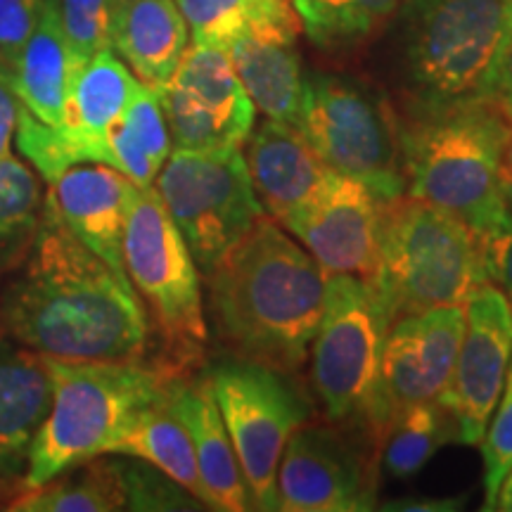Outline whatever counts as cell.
I'll use <instances>...</instances> for the list:
<instances>
[{
  "mask_svg": "<svg viewBox=\"0 0 512 512\" xmlns=\"http://www.w3.org/2000/svg\"><path fill=\"white\" fill-rule=\"evenodd\" d=\"M501 200L505 219L512 221V138L501 159Z\"/></svg>",
  "mask_w": 512,
  "mask_h": 512,
  "instance_id": "38",
  "label": "cell"
},
{
  "mask_svg": "<svg viewBox=\"0 0 512 512\" xmlns=\"http://www.w3.org/2000/svg\"><path fill=\"white\" fill-rule=\"evenodd\" d=\"M448 430L456 427L437 401L399 408L382 437L384 470L401 479L420 472L427 460L453 437Z\"/></svg>",
  "mask_w": 512,
  "mask_h": 512,
  "instance_id": "28",
  "label": "cell"
},
{
  "mask_svg": "<svg viewBox=\"0 0 512 512\" xmlns=\"http://www.w3.org/2000/svg\"><path fill=\"white\" fill-rule=\"evenodd\" d=\"M176 150H230L247 143L256 107L228 50L192 43L174 76L157 88Z\"/></svg>",
  "mask_w": 512,
  "mask_h": 512,
  "instance_id": "12",
  "label": "cell"
},
{
  "mask_svg": "<svg viewBox=\"0 0 512 512\" xmlns=\"http://www.w3.org/2000/svg\"><path fill=\"white\" fill-rule=\"evenodd\" d=\"M169 399L178 418L188 427L192 446H195L207 508L221 512L252 510L238 453L221 418L209 377L195 382L181 377L171 389Z\"/></svg>",
  "mask_w": 512,
  "mask_h": 512,
  "instance_id": "20",
  "label": "cell"
},
{
  "mask_svg": "<svg viewBox=\"0 0 512 512\" xmlns=\"http://www.w3.org/2000/svg\"><path fill=\"white\" fill-rule=\"evenodd\" d=\"M0 320L24 347L62 358L131 361L150 339L131 280L72 235L48 197L24 271L3 292Z\"/></svg>",
  "mask_w": 512,
  "mask_h": 512,
  "instance_id": "1",
  "label": "cell"
},
{
  "mask_svg": "<svg viewBox=\"0 0 512 512\" xmlns=\"http://www.w3.org/2000/svg\"><path fill=\"white\" fill-rule=\"evenodd\" d=\"M69 472V470H67ZM128 508L124 465L91 458L74 465L67 477L27 489L8 510L15 512H112Z\"/></svg>",
  "mask_w": 512,
  "mask_h": 512,
  "instance_id": "26",
  "label": "cell"
},
{
  "mask_svg": "<svg viewBox=\"0 0 512 512\" xmlns=\"http://www.w3.org/2000/svg\"><path fill=\"white\" fill-rule=\"evenodd\" d=\"M494 510H503V512H512V470L505 475L501 489H498L496 496V508Z\"/></svg>",
  "mask_w": 512,
  "mask_h": 512,
  "instance_id": "40",
  "label": "cell"
},
{
  "mask_svg": "<svg viewBox=\"0 0 512 512\" xmlns=\"http://www.w3.org/2000/svg\"><path fill=\"white\" fill-rule=\"evenodd\" d=\"M299 22L320 50H351L375 36L406 0H292Z\"/></svg>",
  "mask_w": 512,
  "mask_h": 512,
  "instance_id": "27",
  "label": "cell"
},
{
  "mask_svg": "<svg viewBox=\"0 0 512 512\" xmlns=\"http://www.w3.org/2000/svg\"><path fill=\"white\" fill-rule=\"evenodd\" d=\"M43 188L34 171L12 155L0 159V266L29 247L43 214Z\"/></svg>",
  "mask_w": 512,
  "mask_h": 512,
  "instance_id": "29",
  "label": "cell"
},
{
  "mask_svg": "<svg viewBox=\"0 0 512 512\" xmlns=\"http://www.w3.org/2000/svg\"><path fill=\"white\" fill-rule=\"evenodd\" d=\"M53 403L31 444L24 489L64 475L74 465L110 453L147 406L164 399L185 370L169 361H88L41 354Z\"/></svg>",
  "mask_w": 512,
  "mask_h": 512,
  "instance_id": "3",
  "label": "cell"
},
{
  "mask_svg": "<svg viewBox=\"0 0 512 512\" xmlns=\"http://www.w3.org/2000/svg\"><path fill=\"white\" fill-rule=\"evenodd\" d=\"M41 10L43 0H0V69L10 72L17 62Z\"/></svg>",
  "mask_w": 512,
  "mask_h": 512,
  "instance_id": "34",
  "label": "cell"
},
{
  "mask_svg": "<svg viewBox=\"0 0 512 512\" xmlns=\"http://www.w3.org/2000/svg\"><path fill=\"white\" fill-rule=\"evenodd\" d=\"M465 332V304L396 318L382 351L380 394L389 418L403 406L437 401L451 382Z\"/></svg>",
  "mask_w": 512,
  "mask_h": 512,
  "instance_id": "15",
  "label": "cell"
},
{
  "mask_svg": "<svg viewBox=\"0 0 512 512\" xmlns=\"http://www.w3.org/2000/svg\"><path fill=\"white\" fill-rule=\"evenodd\" d=\"M124 131L147 152V157L162 169L171 155V131L166 124V114L155 88L140 83L138 93L128 102L124 117L119 119Z\"/></svg>",
  "mask_w": 512,
  "mask_h": 512,
  "instance_id": "33",
  "label": "cell"
},
{
  "mask_svg": "<svg viewBox=\"0 0 512 512\" xmlns=\"http://www.w3.org/2000/svg\"><path fill=\"white\" fill-rule=\"evenodd\" d=\"M64 38L79 64L100 50L112 48V24L117 0H55Z\"/></svg>",
  "mask_w": 512,
  "mask_h": 512,
  "instance_id": "31",
  "label": "cell"
},
{
  "mask_svg": "<svg viewBox=\"0 0 512 512\" xmlns=\"http://www.w3.org/2000/svg\"><path fill=\"white\" fill-rule=\"evenodd\" d=\"M155 190L204 273L264 216L242 147L171 152L155 178Z\"/></svg>",
  "mask_w": 512,
  "mask_h": 512,
  "instance_id": "10",
  "label": "cell"
},
{
  "mask_svg": "<svg viewBox=\"0 0 512 512\" xmlns=\"http://www.w3.org/2000/svg\"><path fill=\"white\" fill-rule=\"evenodd\" d=\"M403 55L418 110L489 95L512 0H406Z\"/></svg>",
  "mask_w": 512,
  "mask_h": 512,
  "instance_id": "6",
  "label": "cell"
},
{
  "mask_svg": "<svg viewBox=\"0 0 512 512\" xmlns=\"http://www.w3.org/2000/svg\"><path fill=\"white\" fill-rule=\"evenodd\" d=\"M370 465L337 430L304 425L287 439L278 465V510L358 512L373 510Z\"/></svg>",
  "mask_w": 512,
  "mask_h": 512,
  "instance_id": "14",
  "label": "cell"
},
{
  "mask_svg": "<svg viewBox=\"0 0 512 512\" xmlns=\"http://www.w3.org/2000/svg\"><path fill=\"white\" fill-rule=\"evenodd\" d=\"M169 396L171 392L147 406L128 425V430L114 441L110 453L138 458L150 467H157L207 508V494H204L200 470H197L195 446H192L188 427L183 425V420L171 406Z\"/></svg>",
  "mask_w": 512,
  "mask_h": 512,
  "instance_id": "25",
  "label": "cell"
},
{
  "mask_svg": "<svg viewBox=\"0 0 512 512\" xmlns=\"http://www.w3.org/2000/svg\"><path fill=\"white\" fill-rule=\"evenodd\" d=\"M283 226L328 275L368 280L375 273L380 197L366 183L335 171L318 195Z\"/></svg>",
  "mask_w": 512,
  "mask_h": 512,
  "instance_id": "16",
  "label": "cell"
},
{
  "mask_svg": "<svg viewBox=\"0 0 512 512\" xmlns=\"http://www.w3.org/2000/svg\"><path fill=\"white\" fill-rule=\"evenodd\" d=\"M50 403L53 380L38 351L0 354V475H15L27 465Z\"/></svg>",
  "mask_w": 512,
  "mask_h": 512,
  "instance_id": "24",
  "label": "cell"
},
{
  "mask_svg": "<svg viewBox=\"0 0 512 512\" xmlns=\"http://www.w3.org/2000/svg\"><path fill=\"white\" fill-rule=\"evenodd\" d=\"M387 325L437 306H463L489 283L484 238L448 211L403 195L380 197V245L366 280Z\"/></svg>",
  "mask_w": 512,
  "mask_h": 512,
  "instance_id": "5",
  "label": "cell"
},
{
  "mask_svg": "<svg viewBox=\"0 0 512 512\" xmlns=\"http://www.w3.org/2000/svg\"><path fill=\"white\" fill-rule=\"evenodd\" d=\"M489 95L498 100V105L512 119V31L505 38L501 53H498V60L494 64V72H491Z\"/></svg>",
  "mask_w": 512,
  "mask_h": 512,
  "instance_id": "37",
  "label": "cell"
},
{
  "mask_svg": "<svg viewBox=\"0 0 512 512\" xmlns=\"http://www.w3.org/2000/svg\"><path fill=\"white\" fill-rule=\"evenodd\" d=\"M247 140L245 162L254 192L264 214L278 223L306 207L335 174L302 133L283 121L266 119Z\"/></svg>",
  "mask_w": 512,
  "mask_h": 512,
  "instance_id": "19",
  "label": "cell"
},
{
  "mask_svg": "<svg viewBox=\"0 0 512 512\" xmlns=\"http://www.w3.org/2000/svg\"><path fill=\"white\" fill-rule=\"evenodd\" d=\"M79 67L64 38L55 0H43L41 17L8 72L17 98L36 119L60 126L69 86Z\"/></svg>",
  "mask_w": 512,
  "mask_h": 512,
  "instance_id": "23",
  "label": "cell"
},
{
  "mask_svg": "<svg viewBox=\"0 0 512 512\" xmlns=\"http://www.w3.org/2000/svg\"><path fill=\"white\" fill-rule=\"evenodd\" d=\"M188 34L176 0H117L112 48L136 79L155 91L174 76Z\"/></svg>",
  "mask_w": 512,
  "mask_h": 512,
  "instance_id": "21",
  "label": "cell"
},
{
  "mask_svg": "<svg viewBox=\"0 0 512 512\" xmlns=\"http://www.w3.org/2000/svg\"><path fill=\"white\" fill-rule=\"evenodd\" d=\"M136 190L138 185L112 166L76 164L50 183L46 197L72 235L126 275L124 230Z\"/></svg>",
  "mask_w": 512,
  "mask_h": 512,
  "instance_id": "18",
  "label": "cell"
},
{
  "mask_svg": "<svg viewBox=\"0 0 512 512\" xmlns=\"http://www.w3.org/2000/svg\"><path fill=\"white\" fill-rule=\"evenodd\" d=\"M294 128L330 169L366 183L377 197L406 192L403 124L375 88L344 76H304Z\"/></svg>",
  "mask_w": 512,
  "mask_h": 512,
  "instance_id": "7",
  "label": "cell"
},
{
  "mask_svg": "<svg viewBox=\"0 0 512 512\" xmlns=\"http://www.w3.org/2000/svg\"><path fill=\"white\" fill-rule=\"evenodd\" d=\"M221 418L238 453L254 510H278V465L287 439L309 418V408L285 380L264 363L242 361L209 377Z\"/></svg>",
  "mask_w": 512,
  "mask_h": 512,
  "instance_id": "11",
  "label": "cell"
},
{
  "mask_svg": "<svg viewBox=\"0 0 512 512\" xmlns=\"http://www.w3.org/2000/svg\"><path fill=\"white\" fill-rule=\"evenodd\" d=\"M512 358V309L494 283H482L465 302V332L451 382L437 403L451 415L456 439L482 441L501 401Z\"/></svg>",
  "mask_w": 512,
  "mask_h": 512,
  "instance_id": "13",
  "label": "cell"
},
{
  "mask_svg": "<svg viewBox=\"0 0 512 512\" xmlns=\"http://www.w3.org/2000/svg\"><path fill=\"white\" fill-rule=\"evenodd\" d=\"M192 43L228 50L256 19L292 5L290 0H176Z\"/></svg>",
  "mask_w": 512,
  "mask_h": 512,
  "instance_id": "30",
  "label": "cell"
},
{
  "mask_svg": "<svg viewBox=\"0 0 512 512\" xmlns=\"http://www.w3.org/2000/svg\"><path fill=\"white\" fill-rule=\"evenodd\" d=\"M503 401L498 408L494 422H489L482 441V458H484V491H486V503L484 510L496 508V496L501 489L503 479L512 470V358L508 377L503 384Z\"/></svg>",
  "mask_w": 512,
  "mask_h": 512,
  "instance_id": "32",
  "label": "cell"
},
{
  "mask_svg": "<svg viewBox=\"0 0 512 512\" xmlns=\"http://www.w3.org/2000/svg\"><path fill=\"white\" fill-rule=\"evenodd\" d=\"M401 505H387L389 510H456L458 508V501L453 498V501H439V498H422V501H399Z\"/></svg>",
  "mask_w": 512,
  "mask_h": 512,
  "instance_id": "39",
  "label": "cell"
},
{
  "mask_svg": "<svg viewBox=\"0 0 512 512\" xmlns=\"http://www.w3.org/2000/svg\"><path fill=\"white\" fill-rule=\"evenodd\" d=\"M484 264L489 283L498 285L512 309V221L505 219L496 230L484 235Z\"/></svg>",
  "mask_w": 512,
  "mask_h": 512,
  "instance_id": "35",
  "label": "cell"
},
{
  "mask_svg": "<svg viewBox=\"0 0 512 512\" xmlns=\"http://www.w3.org/2000/svg\"><path fill=\"white\" fill-rule=\"evenodd\" d=\"M512 119L491 95L418 110L403 126L406 192L489 235L505 221L501 159Z\"/></svg>",
  "mask_w": 512,
  "mask_h": 512,
  "instance_id": "4",
  "label": "cell"
},
{
  "mask_svg": "<svg viewBox=\"0 0 512 512\" xmlns=\"http://www.w3.org/2000/svg\"><path fill=\"white\" fill-rule=\"evenodd\" d=\"M124 268L166 344V361L188 368L207 342L202 287L188 242L162 197L138 188L126 216Z\"/></svg>",
  "mask_w": 512,
  "mask_h": 512,
  "instance_id": "9",
  "label": "cell"
},
{
  "mask_svg": "<svg viewBox=\"0 0 512 512\" xmlns=\"http://www.w3.org/2000/svg\"><path fill=\"white\" fill-rule=\"evenodd\" d=\"M19 112H22V100L17 98L10 74L5 69H0V159L12 157V143H15L19 126Z\"/></svg>",
  "mask_w": 512,
  "mask_h": 512,
  "instance_id": "36",
  "label": "cell"
},
{
  "mask_svg": "<svg viewBox=\"0 0 512 512\" xmlns=\"http://www.w3.org/2000/svg\"><path fill=\"white\" fill-rule=\"evenodd\" d=\"M207 278L216 325L238 356L285 375L304 366L330 275L278 223L261 216Z\"/></svg>",
  "mask_w": 512,
  "mask_h": 512,
  "instance_id": "2",
  "label": "cell"
},
{
  "mask_svg": "<svg viewBox=\"0 0 512 512\" xmlns=\"http://www.w3.org/2000/svg\"><path fill=\"white\" fill-rule=\"evenodd\" d=\"M140 81L126 62L110 50H100L76 69L64 105L62 128L91 145L98 164L114 169L110 131L124 117L128 102L138 93Z\"/></svg>",
  "mask_w": 512,
  "mask_h": 512,
  "instance_id": "22",
  "label": "cell"
},
{
  "mask_svg": "<svg viewBox=\"0 0 512 512\" xmlns=\"http://www.w3.org/2000/svg\"><path fill=\"white\" fill-rule=\"evenodd\" d=\"M299 15L294 5L256 19L228 48L235 74L266 119L297 126L304 74L297 48Z\"/></svg>",
  "mask_w": 512,
  "mask_h": 512,
  "instance_id": "17",
  "label": "cell"
},
{
  "mask_svg": "<svg viewBox=\"0 0 512 512\" xmlns=\"http://www.w3.org/2000/svg\"><path fill=\"white\" fill-rule=\"evenodd\" d=\"M387 320L370 285L356 275H330L325 306L311 342V380L332 420H366L382 441L389 415L380 375Z\"/></svg>",
  "mask_w": 512,
  "mask_h": 512,
  "instance_id": "8",
  "label": "cell"
}]
</instances>
